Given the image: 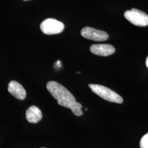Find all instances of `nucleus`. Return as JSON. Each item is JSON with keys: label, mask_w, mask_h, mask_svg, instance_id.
<instances>
[{"label": "nucleus", "mask_w": 148, "mask_h": 148, "mask_svg": "<svg viewBox=\"0 0 148 148\" xmlns=\"http://www.w3.org/2000/svg\"><path fill=\"white\" fill-rule=\"evenodd\" d=\"M47 88L54 98L57 100L59 105L70 109L77 116L83 115V106L81 104L76 101L74 95L63 85L51 81L47 84Z\"/></svg>", "instance_id": "1"}, {"label": "nucleus", "mask_w": 148, "mask_h": 148, "mask_svg": "<svg viewBox=\"0 0 148 148\" xmlns=\"http://www.w3.org/2000/svg\"><path fill=\"white\" fill-rule=\"evenodd\" d=\"M88 86L94 93L106 101L118 104L123 103V100L121 97L108 87L96 84H89Z\"/></svg>", "instance_id": "2"}, {"label": "nucleus", "mask_w": 148, "mask_h": 148, "mask_svg": "<svg viewBox=\"0 0 148 148\" xmlns=\"http://www.w3.org/2000/svg\"><path fill=\"white\" fill-rule=\"evenodd\" d=\"M124 16L127 21L132 24L139 27H146L148 25V16L143 11L132 8L126 11Z\"/></svg>", "instance_id": "3"}, {"label": "nucleus", "mask_w": 148, "mask_h": 148, "mask_svg": "<svg viewBox=\"0 0 148 148\" xmlns=\"http://www.w3.org/2000/svg\"><path fill=\"white\" fill-rule=\"evenodd\" d=\"M40 29L46 35H55L63 31L64 24L55 19L48 18L41 23Z\"/></svg>", "instance_id": "4"}, {"label": "nucleus", "mask_w": 148, "mask_h": 148, "mask_svg": "<svg viewBox=\"0 0 148 148\" xmlns=\"http://www.w3.org/2000/svg\"><path fill=\"white\" fill-rule=\"evenodd\" d=\"M81 35L87 39L95 41H104L109 38V35L104 31L90 27H85L81 30Z\"/></svg>", "instance_id": "5"}, {"label": "nucleus", "mask_w": 148, "mask_h": 148, "mask_svg": "<svg viewBox=\"0 0 148 148\" xmlns=\"http://www.w3.org/2000/svg\"><path fill=\"white\" fill-rule=\"evenodd\" d=\"M90 52L95 55L106 57L115 52V47L110 44H95L90 47Z\"/></svg>", "instance_id": "6"}, {"label": "nucleus", "mask_w": 148, "mask_h": 148, "mask_svg": "<svg viewBox=\"0 0 148 148\" xmlns=\"http://www.w3.org/2000/svg\"><path fill=\"white\" fill-rule=\"evenodd\" d=\"M8 90L12 95L19 100H24L26 98V90L23 86L16 81H11L8 86Z\"/></svg>", "instance_id": "7"}, {"label": "nucleus", "mask_w": 148, "mask_h": 148, "mask_svg": "<svg viewBox=\"0 0 148 148\" xmlns=\"http://www.w3.org/2000/svg\"><path fill=\"white\" fill-rule=\"evenodd\" d=\"M26 118L29 122L36 123L42 119V114L38 107L31 106L26 111Z\"/></svg>", "instance_id": "8"}, {"label": "nucleus", "mask_w": 148, "mask_h": 148, "mask_svg": "<svg viewBox=\"0 0 148 148\" xmlns=\"http://www.w3.org/2000/svg\"><path fill=\"white\" fill-rule=\"evenodd\" d=\"M140 148H148V133L142 138L140 142Z\"/></svg>", "instance_id": "9"}, {"label": "nucleus", "mask_w": 148, "mask_h": 148, "mask_svg": "<svg viewBox=\"0 0 148 148\" xmlns=\"http://www.w3.org/2000/svg\"><path fill=\"white\" fill-rule=\"evenodd\" d=\"M146 64H147V66L148 68V56L147 58V59H146Z\"/></svg>", "instance_id": "10"}, {"label": "nucleus", "mask_w": 148, "mask_h": 148, "mask_svg": "<svg viewBox=\"0 0 148 148\" xmlns=\"http://www.w3.org/2000/svg\"><path fill=\"white\" fill-rule=\"evenodd\" d=\"M87 110H88V109H87V108H86V109H85V110H86V111H87Z\"/></svg>", "instance_id": "11"}, {"label": "nucleus", "mask_w": 148, "mask_h": 148, "mask_svg": "<svg viewBox=\"0 0 148 148\" xmlns=\"http://www.w3.org/2000/svg\"><path fill=\"white\" fill-rule=\"evenodd\" d=\"M23 1H29V0H23Z\"/></svg>", "instance_id": "12"}, {"label": "nucleus", "mask_w": 148, "mask_h": 148, "mask_svg": "<svg viewBox=\"0 0 148 148\" xmlns=\"http://www.w3.org/2000/svg\"></svg>", "instance_id": "13"}]
</instances>
